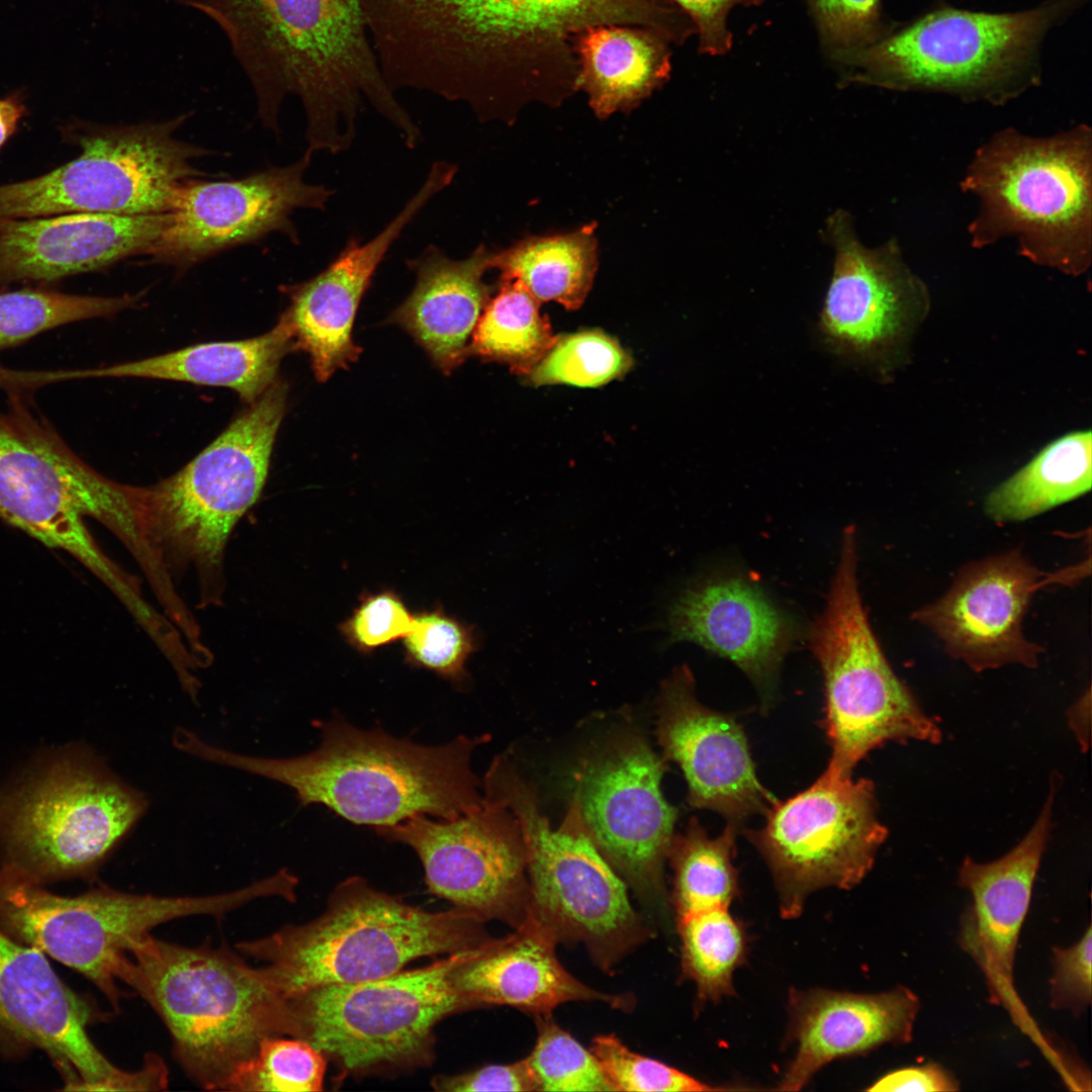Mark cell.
Masks as SVG:
<instances>
[{
    "mask_svg": "<svg viewBox=\"0 0 1092 1092\" xmlns=\"http://www.w3.org/2000/svg\"><path fill=\"white\" fill-rule=\"evenodd\" d=\"M483 924L453 907L428 911L407 904L353 876L333 890L314 919L236 948L264 962L289 998L318 986L389 976L421 958L477 947L491 938Z\"/></svg>",
    "mask_w": 1092,
    "mask_h": 1092,
    "instance_id": "7",
    "label": "cell"
},
{
    "mask_svg": "<svg viewBox=\"0 0 1092 1092\" xmlns=\"http://www.w3.org/2000/svg\"><path fill=\"white\" fill-rule=\"evenodd\" d=\"M1079 568L1048 574L1020 551H1008L964 566L944 596L912 617L974 671L1007 664L1033 668L1043 648L1022 632L1030 600L1046 583L1081 577Z\"/></svg>",
    "mask_w": 1092,
    "mask_h": 1092,
    "instance_id": "21",
    "label": "cell"
},
{
    "mask_svg": "<svg viewBox=\"0 0 1092 1092\" xmlns=\"http://www.w3.org/2000/svg\"><path fill=\"white\" fill-rule=\"evenodd\" d=\"M1055 786L1032 827L1006 854L990 862L966 857L958 883L971 895L959 931L961 947L980 968L989 1000L1010 1014L1028 1035L1039 1032L1014 987V959L1035 877L1053 822Z\"/></svg>",
    "mask_w": 1092,
    "mask_h": 1092,
    "instance_id": "24",
    "label": "cell"
},
{
    "mask_svg": "<svg viewBox=\"0 0 1092 1092\" xmlns=\"http://www.w3.org/2000/svg\"><path fill=\"white\" fill-rule=\"evenodd\" d=\"M139 296L77 295L49 288L0 292V351L75 322L107 317L134 304Z\"/></svg>",
    "mask_w": 1092,
    "mask_h": 1092,
    "instance_id": "38",
    "label": "cell"
},
{
    "mask_svg": "<svg viewBox=\"0 0 1092 1092\" xmlns=\"http://www.w3.org/2000/svg\"><path fill=\"white\" fill-rule=\"evenodd\" d=\"M401 640L407 664L456 685L466 681L465 665L478 647L475 630L442 607L414 614L412 626Z\"/></svg>",
    "mask_w": 1092,
    "mask_h": 1092,
    "instance_id": "42",
    "label": "cell"
},
{
    "mask_svg": "<svg viewBox=\"0 0 1092 1092\" xmlns=\"http://www.w3.org/2000/svg\"><path fill=\"white\" fill-rule=\"evenodd\" d=\"M95 1011L56 974L44 953L0 929V1048L43 1052L66 1090L140 1091L141 1070L112 1064L91 1039Z\"/></svg>",
    "mask_w": 1092,
    "mask_h": 1092,
    "instance_id": "19",
    "label": "cell"
},
{
    "mask_svg": "<svg viewBox=\"0 0 1092 1092\" xmlns=\"http://www.w3.org/2000/svg\"><path fill=\"white\" fill-rule=\"evenodd\" d=\"M187 117L72 126L69 138L80 147V155L39 177L0 185V218L167 212L177 189L202 175L192 160L203 150L174 136Z\"/></svg>",
    "mask_w": 1092,
    "mask_h": 1092,
    "instance_id": "14",
    "label": "cell"
},
{
    "mask_svg": "<svg viewBox=\"0 0 1092 1092\" xmlns=\"http://www.w3.org/2000/svg\"><path fill=\"white\" fill-rule=\"evenodd\" d=\"M295 349L291 324L283 312L276 326L256 338L211 342L106 367L46 371L47 383L87 377H143L221 386L246 402L258 399L275 381L283 357Z\"/></svg>",
    "mask_w": 1092,
    "mask_h": 1092,
    "instance_id": "31",
    "label": "cell"
},
{
    "mask_svg": "<svg viewBox=\"0 0 1092 1092\" xmlns=\"http://www.w3.org/2000/svg\"><path fill=\"white\" fill-rule=\"evenodd\" d=\"M1090 689L1069 710V726L1074 732L1078 743L1085 751L1090 744V718H1091Z\"/></svg>",
    "mask_w": 1092,
    "mask_h": 1092,
    "instance_id": "51",
    "label": "cell"
},
{
    "mask_svg": "<svg viewBox=\"0 0 1092 1092\" xmlns=\"http://www.w3.org/2000/svg\"><path fill=\"white\" fill-rule=\"evenodd\" d=\"M148 806L90 748H67L0 792L1 867L42 886L95 879Z\"/></svg>",
    "mask_w": 1092,
    "mask_h": 1092,
    "instance_id": "8",
    "label": "cell"
},
{
    "mask_svg": "<svg viewBox=\"0 0 1092 1092\" xmlns=\"http://www.w3.org/2000/svg\"><path fill=\"white\" fill-rule=\"evenodd\" d=\"M590 1051L614 1091H719L734 1088L713 1086L674 1067L631 1051L614 1034L594 1038Z\"/></svg>",
    "mask_w": 1092,
    "mask_h": 1092,
    "instance_id": "43",
    "label": "cell"
},
{
    "mask_svg": "<svg viewBox=\"0 0 1092 1092\" xmlns=\"http://www.w3.org/2000/svg\"><path fill=\"white\" fill-rule=\"evenodd\" d=\"M469 342V356L505 364L528 375L552 346L555 335L540 302L518 281L500 279Z\"/></svg>",
    "mask_w": 1092,
    "mask_h": 1092,
    "instance_id": "36",
    "label": "cell"
},
{
    "mask_svg": "<svg viewBox=\"0 0 1092 1092\" xmlns=\"http://www.w3.org/2000/svg\"><path fill=\"white\" fill-rule=\"evenodd\" d=\"M666 760L636 730L611 735L574 771L572 797L592 841L644 902L665 905L664 864L677 810L664 798Z\"/></svg>",
    "mask_w": 1092,
    "mask_h": 1092,
    "instance_id": "17",
    "label": "cell"
},
{
    "mask_svg": "<svg viewBox=\"0 0 1092 1092\" xmlns=\"http://www.w3.org/2000/svg\"><path fill=\"white\" fill-rule=\"evenodd\" d=\"M411 847L420 858L428 891L485 923L514 929L529 913L526 848L514 813L483 794L482 802L452 819L417 815L375 829Z\"/></svg>",
    "mask_w": 1092,
    "mask_h": 1092,
    "instance_id": "18",
    "label": "cell"
},
{
    "mask_svg": "<svg viewBox=\"0 0 1092 1092\" xmlns=\"http://www.w3.org/2000/svg\"><path fill=\"white\" fill-rule=\"evenodd\" d=\"M826 235L835 258L820 333L840 353L875 352L892 340L906 312L924 298L923 286L896 239L866 247L847 212L838 210L828 218Z\"/></svg>",
    "mask_w": 1092,
    "mask_h": 1092,
    "instance_id": "25",
    "label": "cell"
},
{
    "mask_svg": "<svg viewBox=\"0 0 1092 1092\" xmlns=\"http://www.w3.org/2000/svg\"><path fill=\"white\" fill-rule=\"evenodd\" d=\"M1091 432L1068 434L995 488L986 513L996 522H1018L1075 499L1091 488Z\"/></svg>",
    "mask_w": 1092,
    "mask_h": 1092,
    "instance_id": "34",
    "label": "cell"
},
{
    "mask_svg": "<svg viewBox=\"0 0 1092 1092\" xmlns=\"http://www.w3.org/2000/svg\"><path fill=\"white\" fill-rule=\"evenodd\" d=\"M854 526L842 533L839 561L808 641L824 682V729L831 754L824 771L852 778L855 766L887 742L936 744L942 733L889 664L870 625L857 580Z\"/></svg>",
    "mask_w": 1092,
    "mask_h": 1092,
    "instance_id": "10",
    "label": "cell"
},
{
    "mask_svg": "<svg viewBox=\"0 0 1092 1092\" xmlns=\"http://www.w3.org/2000/svg\"><path fill=\"white\" fill-rule=\"evenodd\" d=\"M554 935L528 913L515 931L468 950L452 971L456 990L473 1007L506 1005L535 1016L573 1001L630 1010L632 996L599 991L573 977L556 956Z\"/></svg>",
    "mask_w": 1092,
    "mask_h": 1092,
    "instance_id": "28",
    "label": "cell"
},
{
    "mask_svg": "<svg viewBox=\"0 0 1092 1092\" xmlns=\"http://www.w3.org/2000/svg\"><path fill=\"white\" fill-rule=\"evenodd\" d=\"M672 43L644 26L598 25L578 37L579 90L599 118L630 111L670 76Z\"/></svg>",
    "mask_w": 1092,
    "mask_h": 1092,
    "instance_id": "32",
    "label": "cell"
},
{
    "mask_svg": "<svg viewBox=\"0 0 1092 1092\" xmlns=\"http://www.w3.org/2000/svg\"><path fill=\"white\" fill-rule=\"evenodd\" d=\"M440 1092L539 1091L527 1058L511 1064H491L455 1075H436L431 1080Z\"/></svg>",
    "mask_w": 1092,
    "mask_h": 1092,
    "instance_id": "47",
    "label": "cell"
},
{
    "mask_svg": "<svg viewBox=\"0 0 1092 1092\" xmlns=\"http://www.w3.org/2000/svg\"><path fill=\"white\" fill-rule=\"evenodd\" d=\"M483 790L504 803L520 824L529 914L557 942L581 943L602 971H614L650 931L632 906L627 885L588 836L576 800L572 797L563 821L553 828L539 809L533 786L507 754L490 763Z\"/></svg>",
    "mask_w": 1092,
    "mask_h": 1092,
    "instance_id": "9",
    "label": "cell"
},
{
    "mask_svg": "<svg viewBox=\"0 0 1092 1092\" xmlns=\"http://www.w3.org/2000/svg\"><path fill=\"white\" fill-rule=\"evenodd\" d=\"M327 1066L324 1054L307 1040L268 1036L255 1057L232 1078L225 1091H322Z\"/></svg>",
    "mask_w": 1092,
    "mask_h": 1092,
    "instance_id": "40",
    "label": "cell"
},
{
    "mask_svg": "<svg viewBox=\"0 0 1092 1092\" xmlns=\"http://www.w3.org/2000/svg\"><path fill=\"white\" fill-rule=\"evenodd\" d=\"M538 1036L529 1065L539 1091H614L599 1061L551 1015L536 1016Z\"/></svg>",
    "mask_w": 1092,
    "mask_h": 1092,
    "instance_id": "41",
    "label": "cell"
},
{
    "mask_svg": "<svg viewBox=\"0 0 1092 1092\" xmlns=\"http://www.w3.org/2000/svg\"><path fill=\"white\" fill-rule=\"evenodd\" d=\"M764 815L760 828L741 831L765 860L785 918L801 914L817 890L859 884L888 835L875 784L826 771L795 796L777 800Z\"/></svg>",
    "mask_w": 1092,
    "mask_h": 1092,
    "instance_id": "16",
    "label": "cell"
},
{
    "mask_svg": "<svg viewBox=\"0 0 1092 1092\" xmlns=\"http://www.w3.org/2000/svg\"><path fill=\"white\" fill-rule=\"evenodd\" d=\"M0 410V518L48 547L68 552L118 593L125 585L84 518L121 537L129 529L127 485L99 474L35 412L26 394Z\"/></svg>",
    "mask_w": 1092,
    "mask_h": 1092,
    "instance_id": "13",
    "label": "cell"
},
{
    "mask_svg": "<svg viewBox=\"0 0 1092 1092\" xmlns=\"http://www.w3.org/2000/svg\"><path fill=\"white\" fill-rule=\"evenodd\" d=\"M684 975L698 999L717 1002L734 993L733 977L746 954V936L729 907L677 919Z\"/></svg>",
    "mask_w": 1092,
    "mask_h": 1092,
    "instance_id": "37",
    "label": "cell"
},
{
    "mask_svg": "<svg viewBox=\"0 0 1092 1092\" xmlns=\"http://www.w3.org/2000/svg\"><path fill=\"white\" fill-rule=\"evenodd\" d=\"M1092 928L1073 945L1053 948L1054 974L1050 981V1003L1055 1009L1083 1012L1091 1003Z\"/></svg>",
    "mask_w": 1092,
    "mask_h": 1092,
    "instance_id": "46",
    "label": "cell"
},
{
    "mask_svg": "<svg viewBox=\"0 0 1092 1092\" xmlns=\"http://www.w3.org/2000/svg\"><path fill=\"white\" fill-rule=\"evenodd\" d=\"M457 172L454 163L435 161L417 192L375 237L365 243L351 237L323 271L287 287L290 303L284 313L292 327L295 349L307 353L318 381H327L358 360L361 348L353 341V326L377 269L404 230L451 185Z\"/></svg>",
    "mask_w": 1092,
    "mask_h": 1092,
    "instance_id": "23",
    "label": "cell"
},
{
    "mask_svg": "<svg viewBox=\"0 0 1092 1092\" xmlns=\"http://www.w3.org/2000/svg\"><path fill=\"white\" fill-rule=\"evenodd\" d=\"M959 1082L944 1068L929 1063L920 1067H908L879 1078L868 1091L882 1092H933L957 1091Z\"/></svg>",
    "mask_w": 1092,
    "mask_h": 1092,
    "instance_id": "49",
    "label": "cell"
},
{
    "mask_svg": "<svg viewBox=\"0 0 1092 1092\" xmlns=\"http://www.w3.org/2000/svg\"><path fill=\"white\" fill-rule=\"evenodd\" d=\"M320 746L289 758L250 756L211 745L196 733L185 753L259 776L293 790L301 805L321 804L357 825L392 826L417 815L452 819L478 806L483 795L470 762L489 739L458 736L442 745L363 730L340 717L322 724Z\"/></svg>",
    "mask_w": 1092,
    "mask_h": 1092,
    "instance_id": "3",
    "label": "cell"
},
{
    "mask_svg": "<svg viewBox=\"0 0 1092 1092\" xmlns=\"http://www.w3.org/2000/svg\"><path fill=\"white\" fill-rule=\"evenodd\" d=\"M55 215L0 218V287L49 283L146 254L167 221L166 212Z\"/></svg>",
    "mask_w": 1092,
    "mask_h": 1092,
    "instance_id": "27",
    "label": "cell"
},
{
    "mask_svg": "<svg viewBox=\"0 0 1092 1092\" xmlns=\"http://www.w3.org/2000/svg\"><path fill=\"white\" fill-rule=\"evenodd\" d=\"M977 198L970 244L1016 242L1020 256L1067 275L1092 259V129L1080 123L1049 136L1013 127L974 153L960 183Z\"/></svg>",
    "mask_w": 1092,
    "mask_h": 1092,
    "instance_id": "6",
    "label": "cell"
},
{
    "mask_svg": "<svg viewBox=\"0 0 1092 1092\" xmlns=\"http://www.w3.org/2000/svg\"><path fill=\"white\" fill-rule=\"evenodd\" d=\"M648 1L656 2V3H663L665 0H648Z\"/></svg>",
    "mask_w": 1092,
    "mask_h": 1092,
    "instance_id": "52",
    "label": "cell"
},
{
    "mask_svg": "<svg viewBox=\"0 0 1092 1092\" xmlns=\"http://www.w3.org/2000/svg\"><path fill=\"white\" fill-rule=\"evenodd\" d=\"M817 30L830 57L874 43L897 24L886 20L882 0H808Z\"/></svg>",
    "mask_w": 1092,
    "mask_h": 1092,
    "instance_id": "44",
    "label": "cell"
},
{
    "mask_svg": "<svg viewBox=\"0 0 1092 1092\" xmlns=\"http://www.w3.org/2000/svg\"><path fill=\"white\" fill-rule=\"evenodd\" d=\"M159 1015L174 1055L206 1090L225 1091L268 1036H298L288 998L265 967L226 946H185L146 934L117 970Z\"/></svg>",
    "mask_w": 1092,
    "mask_h": 1092,
    "instance_id": "4",
    "label": "cell"
},
{
    "mask_svg": "<svg viewBox=\"0 0 1092 1092\" xmlns=\"http://www.w3.org/2000/svg\"><path fill=\"white\" fill-rule=\"evenodd\" d=\"M669 641H689L736 664L774 698L780 666L796 639L792 618L741 575L703 578L686 587L666 615Z\"/></svg>",
    "mask_w": 1092,
    "mask_h": 1092,
    "instance_id": "26",
    "label": "cell"
},
{
    "mask_svg": "<svg viewBox=\"0 0 1092 1092\" xmlns=\"http://www.w3.org/2000/svg\"><path fill=\"white\" fill-rule=\"evenodd\" d=\"M400 55L430 93L511 124L526 105L579 90L576 44L598 25L670 34L675 10L648 0H384Z\"/></svg>",
    "mask_w": 1092,
    "mask_h": 1092,
    "instance_id": "1",
    "label": "cell"
},
{
    "mask_svg": "<svg viewBox=\"0 0 1092 1092\" xmlns=\"http://www.w3.org/2000/svg\"><path fill=\"white\" fill-rule=\"evenodd\" d=\"M413 619L414 614L394 590L363 593L358 606L340 624L339 630L352 648L361 654H371L402 639Z\"/></svg>",
    "mask_w": 1092,
    "mask_h": 1092,
    "instance_id": "45",
    "label": "cell"
},
{
    "mask_svg": "<svg viewBox=\"0 0 1092 1092\" xmlns=\"http://www.w3.org/2000/svg\"><path fill=\"white\" fill-rule=\"evenodd\" d=\"M656 712L662 757L682 770L692 807L714 811L741 829L777 801L758 780L742 725L698 700L688 665L662 681Z\"/></svg>",
    "mask_w": 1092,
    "mask_h": 1092,
    "instance_id": "22",
    "label": "cell"
},
{
    "mask_svg": "<svg viewBox=\"0 0 1092 1092\" xmlns=\"http://www.w3.org/2000/svg\"><path fill=\"white\" fill-rule=\"evenodd\" d=\"M468 950L423 968L318 986L289 997L297 1037L335 1065L338 1083L350 1077L392 1076L430 1066L435 1059L437 1024L475 1009L451 978Z\"/></svg>",
    "mask_w": 1092,
    "mask_h": 1092,
    "instance_id": "12",
    "label": "cell"
},
{
    "mask_svg": "<svg viewBox=\"0 0 1092 1092\" xmlns=\"http://www.w3.org/2000/svg\"><path fill=\"white\" fill-rule=\"evenodd\" d=\"M25 111L24 97L20 93L0 99V148L15 132Z\"/></svg>",
    "mask_w": 1092,
    "mask_h": 1092,
    "instance_id": "50",
    "label": "cell"
},
{
    "mask_svg": "<svg viewBox=\"0 0 1092 1092\" xmlns=\"http://www.w3.org/2000/svg\"><path fill=\"white\" fill-rule=\"evenodd\" d=\"M311 160L304 152L292 164L243 179L185 182L146 254L155 262L185 267L274 232L297 244L291 214L300 208L324 211L335 195L332 188L304 180Z\"/></svg>",
    "mask_w": 1092,
    "mask_h": 1092,
    "instance_id": "20",
    "label": "cell"
},
{
    "mask_svg": "<svg viewBox=\"0 0 1092 1092\" xmlns=\"http://www.w3.org/2000/svg\"><path fill=\"white\" fill-rule=\"evenodd\" d=\"M1087 1L1046 0L1007 13L937 6L835 61L846 84L1003 105L1040 83L1045 36Z\"/></svg>",
    "mask_w": 1092,
    "mask_h": 1092,
    "instance_id": "5",
    "label": "cell"
},
{
    "mask_svg": "<svg viewBox=\"0 0 1092 1092\" xmlns=\"http://www.w3.org/2000/svg\"><path fill=\"white\" fill-rule=\"evenodd\" d=\"M919 1008L917 995L906 987L877 994L793 991L789 1036L796 1053L778 1090H801L824 1066L840 1058L909 1042Z\"/></svg>",
    "mask_w": 1092,
    "mask_h": 1092,
    "instance_id": "29",
    "label": "cell"
},
{
    "mask_svg": "<svg viewBox=\"0 0 1092 1092\" xmlns=\"http://www.w3.org/2000/svg\"><path fill=\"white\" fill-rule=\"evenodd\" d=\"M633 365L632 355L617 339L599 329L582 330L555 335L548 352L522 380L533 387L594 388L622 379Z\"/></svg>",
    "mask_w": 1092,
    "mask_h": 1092,
    "instance_id": "39",
    "label": "cell"
},
{
    "mask_svg": "<svg viewBox=\"0 0 1092 1092\" xmlns=\"http://www.w3.org/2000/svg\"><path fill=\"white\" fill-rule=\"evenodd\" d=\"M286 400L287 386L276 380L175 474L152 486H128L140 547L161 561L219 566L233 528L264 487Z\"/></svg>",
    "mask_w": 1092,
    "mask_h": 1092,
    "instance_id": "11",
    "label": "cell"
},
{
    "mask_svg": "<svg viewBox=\"0 0 1092 1092\" xmlns=\"http://www.w3.org/2000/svg\"><path fill=\"white\" fill-rule=\"evenodd\" d=\"M493 253L479 245L453 259L431 244L405 261L416 283L387 321L408 333L444 374L469 356V338L491 297L484 275Z\"/></svg>",
    "mask_w": 1092,
    "mask_h": 1092,
    "instance_id": "30",
    "label": "cell"
},
{
    "mask_svg": "<svg viewBox=\"0 0 1092 1092\" xmlns=\"http://www.w3.org/2000/svg\"><path fill=\"white\" fill-rule=\"evenodd\" d=\"M595 224L561 235L530 237L494 252L491 269L500 279L518 281L540 303L554 301L568 310L579 308L598 269Z\"/></svg>",
    "mask_w": 1092,
    "mask_h": 1092,
    "instance_id": "33",
    "label": "cell"
},
{
    "mask_svg": "<svg viewBox=\"0 0 1092 1092\" xmlns=\"http://www.w3.org/2000/svg\"><path fill=\"white\" fill-rule=\"evenodd\" d=\"M739 831L727 822L720 834L710 837L699 820L692 818L682 832L673 835L667 861L673 871L672 904L677 919L730 906L739 890L734 864Z\"/></svg>",
    "mask_w": 1092,
    "mask_h": 1092,
    "instance_id": "35",
    "label": "cell"
},
{
    "mask_svg": "<svg viewBox=\"0 0 1092 1092\" xmlns=\"http://www.w3.org/2000/svg\"><path fill=\"white\" fill-rule=\"evenodd\" d=\"M176 1L221 29L266 126L277 131L285 99L299 100L306 153L347 151L367 105L404 146L421 140L420 127L381 72L358 0Z\"/></svg>",
    "mask_w": 1092,
    "mask_h": 1092,
    "instance_id": "2",
    "label": "cell"
},
{
    "mask_svg": "<svg viewBox=\"0 0 1092 1092\" xmlns=\"http://www.w3.org/2000/svg\"><path fill=\"white\" fill-rule=\"evenodd\" d=\"M214 910L210 895H141L104 885L61 896L0 867V929L82 974L116 1011L124 997L117 970L131 943L162 923Z\"/></svg>",
    "mask_w": 1092,
    "mask_h": 1092,
    "instance_id": "15",
    "label": "cell"
},
{
    "mask_svg": "<svg viewBox=\"0 0 1092 1092\" xmlns=\"http://www.w3.org/2000/svg\"><path fill=\"white\" fill-rule=\"evenodd\" d=\"M692 21L699 36V51L710 56L725 55L732 47L727 20L735 6H758L765 0H668Z\"/></svg>",
    "mask_w": 1092,
    "mask_h": 1092,
    "instance_id": "48",
    "label": "cell"
}]
</instances>
